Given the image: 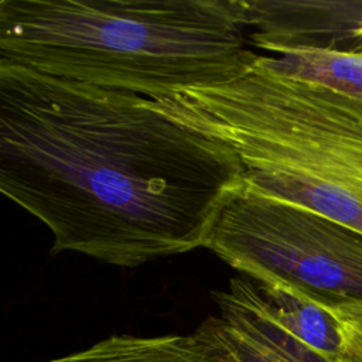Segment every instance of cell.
<instances>
[{
	"label": "cell",
	"instance_id": "6da1fadb",
	"mask_svg": "<svg viewBox=\"0 0 362 362\" xmlns=\"http://www.w3.org/2000/svg\"><path fill=\"white\" fill-rule=\"evenodd\" d=\"M223 141L148 98L0 62V191L74 252L136 267L206 247L243 189Z\"/></svg>",
	"mask_w": 362,
	"mask_h": 362
},
{
	"label": "cell",
	"instance_id": "7a4b0ae2",
	"mask_svg": "<svg viewBox=\"0 0 362 362\" xmlns=\"http://www.w3.org/2000/svg\"><path fill=\"white\" fill-rule=\"evenodd\" d=\"M233 0H1L0 62L151 100L240 76Z\"/></svg>",
	"mask_w": 362,
	"mask_h": 362
},
{
	"label": "cell",
	"instance_id": "3957f363",
	"mask_svg": "<svg viewBox=\"0 0 362 362\" xmlns=\"http://www.w3.org/2000/svg\"><path fill=\"white\" fill-rule=\"evenodd\" d=\"M151 106L228 144L245 187L362 233V105L279 71L270 57L230 81L177 90Z\"/></svg>",
	"mask_w": 362,
	"mask_h": 362
},
{
	"label": "cell",
	"instance_id": "277c9868",
	"mask_svg": "<svg viewBox=\"0 0 362 362\" xmlns=\"http://www.w3.org/2000/svg\"><path fill=\"white\" fill-rule=\"evenodd\" d=\"M239 274L327 301L362 300V233L243 187L222 209L206 247Z\"/></svg>",
	"mask_w": 362,
	"mask_h": 362
},
{
	"label": "cell",
	"instance_id": "5b68a950",
	"mask_svg": "<svg viewBox=\"0 0 362 362\" xmlns=\"http://www.w3.org/2000/svg\"><path fill=\"white\" fill-rule=\"evenodd\" d=\"M247 41L277 55L358 51L362 0H233Z\"/></svg>",
	"mask_w": 362,
	"mask_h": 362
},
{
	"label": "cell",
	"instance_id": "8992f818",
	"mask_svg": "<svg viewBox=\"0 0 362 362\" xmlns=\"http://www.w3.org/2000/svg\"><path fill=\"white\" fill-rule=\"evenodd\" d=\"M218 315L201 325L238 362H327L290 335L267 311L257 286L239 274L212 293Z\"/></svg>",
	"mask_w": 362,
	"mask_h": 362
},
{
	"label": "cell",
	"instance_id": "52a82bcc",
	"mask_svg": "<svg viewBox=\"0 0 362 362\" xmlns=\"http://www.w3.org/2000/svg\"><path fill=\"white\" fill-rule=\"evenodd\" d=\"M44 362H238L202 325L192 334L110 335L86 349Z\"/></svg>",
	"mask_w": 362,
	"mask_h": 362
},
{
	"label": "cell",
	"instance_id": "ba28073f",
	"mask_svg": "<svg viewBox=\"0 0 362 362\" xmlns=\"http://www.w3.org/2000/svg\"><path fill=\"white\" fill-rule=\"evenodd\" d=\"M281 72L322 85L362 105V52L307 49L270 57Z\"/></svg>",
	"mask_w": 362,
	"mask_h": 362
},
{
	"label": "cell",
	"instance_id": "9c48e42d",
	"mask_svg": "<svg viewBox=\"0 0 362 362\" xmlns=\"http://www.w3.org/2000/svg\"><path fill=\"white\" fill-rule=\"evenodd\" d=\"M320 301L332 314L339 332V354L332 362H362V300Z\"/></svg>",
	"mask_w": 362,
	"mask_h": 362
},
{
	"label": "cell",
	"instance_id": "30bf717a",
	"mask_svg": "<svg viewBox=\"0 0 362 362\" xmlns=\"http://www.w3.org/2000/svg\"><path fill=\"white\" fill-rule=\"evenodd\" d=\"M358 51L362 52V28H361V34H359V42H358Z\"/></svg>",
	"mask_w": 362,
	"mask_h": 362
}]
</instances>
